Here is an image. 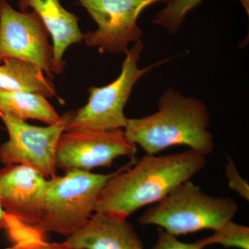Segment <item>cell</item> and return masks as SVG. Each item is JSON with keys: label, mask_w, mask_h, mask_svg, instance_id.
<instances>
[{"label": "cell", "mask_w": 249, "mask_h": 249, "mask_svg": "<svg viewBox=\"0 0 249 249\" xmlns=\"http://www.w3.org/2000/svg\"><path fill=\"white\" fill-rule=\"evenodd\" d=\"M137 145L130 142L124 129L67 131L56 149L58 169L91 171L107 168L119 157L135 160Z\"/></svg>", "instance_id": "obj_7"}, {"label": "cell", "mask_w": 249, "mask_h": 249, "mask_svg": "<svg viewBox=\"0 0 249 249\" xmlns=\"http://www.w3.org/2000/svg\"><path fill=\"white\" fill-rule=\"evenodd\" d=\"M50 249H77L65 242L62 243H51Z\"/></svg>", "instance_id": "obj_21"}, {"label": "cell", "mask_w": 249, "mask_h": 249, "mask_svg": "<svg viewBox=\"0 0 249 249\" xmlns=\"http://www.w3.org/2000/svg\"><path fill=\"white\" fill-rule=\"evenodd\" d=\"M203 0H170L168 6L160 11L152 22L165 27L171 34L178 32L186 14L201 4ZM249 12V0H240Z\"/></svg>", "instance_id": "obj_15"}, {"label": "cell", "mask_w": 249, "mask_h": 249, "mask_svg": "<svg viewBox=\"0 0 249 249\" xmlns=\"http://www.w3.org/2000/svg\"><path fill=\"white\" fill-rule=\"evenodd\" d=\"M49 179L24 165L0 169V204L8 217L27 227L40 222Z\"/></svg>", "instance_id": "obj_10"}, {"label": "cell", "mask_w": 249, "mask_h": 249, "mask_svg": "<svg viewBox=\"0 0 249 249\" xmlns=\"http://www.w3.org/2000/svg\"><path fill=\"white\" fill-rule=\"evenodd\" d=\"M9 227V219L0 204V231L8 230Z\"/></svg>", "instance_id": "obj_20"}, {"label": "cell", "mask_w": 249, "mask_h": 249, "mask_svg": "<svg viewBox=\"0 0 249 249\" xmlns=\"http://www.w3.org/2000/svg\"><path fill=\"white\" fill-rule=\"evenodd\" d=\"M237 211L238 206L231 198L209 196L190 180L152 205L139 221L178 237L215 230L232 220Z\"/></svg>", "instance_id": "obj_4"}, {"label": "cell", "mask_w": 249, "mask_h": 249, "mask_svg": "<svg viewBox=\"0 0 249 249\" xmlns=\"http://www.w3.org/2000/svg\"><path fill=\"white\" fill-rule=\"evenodd\" d=\"M21 11L33 9L40 17L53 39V70L63 71L64 53L70 46L80 43L83 35L78 26L79 18L62 7L59 0H18Z\"/></svg>", "instance_id": "obj_12"}, {"label": "cell", "mask_w": 249, "mask_h": 249, "mask_svg": "<svg viewBox=\"0 0 249 249\" xmlns=\"http://www.w3.org/2000/svg\"><path fill=\"white\" fill-rule=\"evenodd\" d=\"M70 117L68 111L58 122L40 127L11 116L0 115L9 136V140L0 145V161L4 165L31 167L47 179L55 178L57 146Z\"/></svg>", "instance_id": "obj_6"}, {"label": "cell", "mask_w": 249, "mask_h": 249, "mask_svg": "<svg viewBox=\"0 0 249 249\" xmlns=\"http://www.w3.org/2000/svg\"><path fill=\"white\" fill-rule=\"evenodd\" d=\"M158 105V111L151 115L127 119L124 132L130 142L147 155H157L178 145L205 157L213 152V137L208 130L209 111L202 101L168 89Z\"/></svg>", "instance_id": "obj_2"}, {"label": "cell", "mask_w": 249, "mask_h": 249, "mask_svg": "<svg viewBox=\"0 0 249 249\" xmlns=\"http://www.w3.org/2000/svg\"><path fill=\"white\" fill-rule=\"evenodd\" d=\"M157 241L151 249H204L200 241L193 243H185L181 242L175 236L170 235L163 229H157Z\"/></svg>", "instance_id": "obj_18"}, {"label": "cell", "mask_w": 249, "mask_h": 249, "mask_svg": "<svg viewBox=\"0 0 249 249\" xmlns=\"http://www.w3.org/2000/svg\"><path fill=\"white\" fill-rule=\"evenodd\" d=\"M199 241L204 248L220 245L227 248L249 249V228L231 220L214 230L213 235Z\"/></svg>", "instance_id": "obj_16"}, {"label": "cell", "mask_w": 249, "mask_h": 249, "mask_svg": "<svg viewBox=\"0 0 249 249\" xmlns=\"http://www.w3.org/2000/svg\"><path fill=\"white\" fill-rule=\"evenodd\" d=\"M117 171L70 170L49 179L40 222L31 229L36 238L44 240L49 232L68 237L79 230L95 213L103 187Z\"/></svg>", "instance_id": "obj_3"}, {"label": "cell", "mask_w": 249, "mask_h": 249, "mask_svg": "<svg viewBox=\"0 0 249 249\" xmlns=\"http://www.w3.org/2000/svg\"><path fill=\"white\" fill-rule=\"evenodd\" d=\"M0 65V90L39 93L46 98L58 96L55 85L32 62L6 58Z\"/></svg>", "instance_id": "obj_13"}, {"label": "cell", "mask_w": 249, "mask_h": 249, "mask_svg": "<svg viewBox=\"0 0 249 249\" xmlns=\"http://www.w3.org/2000/svg\"><path fill=\"white\" fill-rule=\"evenodd\" d=\"M98 25L97 30L83 35L89 47L101 52L125 53L128 44L141 40L142 31L137 25L141 14L148 6L170 0H78Z\"/></svg>", "instance_id": "obj_8"}, {"label": "cell", "mask_w": 249, "mask_h": 249, "mask_svg": "<svg viewBox=\"0 0 249 249\" xmlns=\"http://www.w3.org/2000/svg\"><path fill=\"white\" fill-rule=\"evenodd\" d=\"M49 32L34 11H16L0 0V63L6 58L32 62L53 78V47Z\"/></svg>", "instance_id": "obj_9"}, {"label": "cell", "mask_w": 249, "mask_h": 249, "mask_svg": "<svg viewBox=\"0 0 249 249\" xmlns=\"http://www.w3.org/2000/svg\"><path fill=\"white\" fill-rule=\"evenodd\" d=\"M66 242L77 249H144L127 218L95 212Z\"/></svg>", "instance_id": "obj_11"}, {"label": "cell", "mask_w": 249, "mask_h": 249, "mask_svg": "<svg viewBox=\"0 0 249 249\" xmlns=\"http://www.w3.org/2000/svg\"><path fill=\"white\" fill-rule=\"evenodd\" d=\"M47 98L39 93L0 90V115L26 121L35 119L52 124L61 119Z\"/></svg>", "instance_id": "obj_14"}, {"label": "cell", "mask_w": 249, "mask_h": 249, "mask_svg": "<svg viewBox=\"0 0 249 249\" xmlns=\"http://www.w3.org/2000/svg\"><path fill=\"white\" fill-rule=\"evenodd\" d=\"M50 245L51 243H48L44 240L34 238L19 241L13 247L6 249H50Z\"/></svg>", "instance_id": "obj_19"}, {"label": "cell", "mask_w": 249, "mask_h": 249, "mask_svg": "<svg viewBox=\"0 0 249 249\" xmlns=\"http://www.w3.org/2000/svg\"><path fill=\"white\" fill-rule=\"evenodd\" d=\"M227 160L225 174L229 188L232 191L237 192V194L242 196L244 199L249 201V186L248 182L241 176L231 156H227Z\"/></svg>", "instance_id": "obj_17"}, {"label": "cell", "mask_w": 249, "mask_h": 249, "mask_svg": "<svg viewBox=\"0 0 249 249\" xmlns=\"http://www.w3.org/2000/svg\"><path fill=\"white\" fill-rule=\"evenodd\" d=\"M142 49V40L135 42L125 52L119 77L106 86L89 88L88 103L78 110L70 111L65 132L81 129L111 130L125 127L128 118L124 115V109L134 85L147 72L168 61L160 60L139 69L138 62Z\"/></svg>", "instance_id": "obj_5"}, {"label": "cell", "mask_w": 249, "mask_h": 249, "mask_svg": "<svg viewBox=\"0 0 249 249\" xmlns=\"http://www.w3.org/2000/svg\"><path fill=\"white\" fill-rule=\"evenodd\" d=\"M206 162L205 156L190 149L166 155L146 154L139 161L130 160L103 187L95 212L127 218L190 181Z\"/></svg>", "instance_id": "obj_1"}]
</instances>
